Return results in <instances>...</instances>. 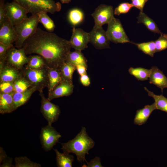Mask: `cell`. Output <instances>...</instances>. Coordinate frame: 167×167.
<instances>
[{
  "label": "cell",
  "instance_id": "cell-1",
  "mask_svg": "<svg viewBox=\"0 0 167 167\" xmlns=\"http://www.w3.org/2000/svg\"><path fill=\"white\" fill-rule=\"evenodd\" d=\"M22 47L26 55L37 54L44 58L48 67L58 69L66 62L71 48L69 41L39 28L24 41Z\"/></svg>",
  "mask_w": 167,
  "mask_h": 167
},
{
  "label": "cell",
  "instance_id": "cell-2",
  "mask_svg": "<svg viewBox=\"0 0 167 167\" xmlns=\"http://www.w3.org/2000/svg\"><path fill=\"white\" fill-rule=\"evenodd\" d=\"M61 144V149L64 153H73L76 155L78 161L86 162L85 155L89 154V150L94 146L95 142L88 135L86 128L82 126L81 131L73 139Z\"/></svg>",
  "mask_w": 167,
  "mask_h": 167
},
{
  "label": "cell",
  "instance_id": "cell-3",
  "mask_svg": "<svg viewBox=\"0 0 167 167\" xmlns=\"http://www.w3.org/2000/svg\"><path fill=\"white\" fill-rule=\"evenodd\" d=\"M32 15H38L41 12L54 14L59 11L61 5L54 0H13Z\"/></svg>",
  "mask_w": 167,
  "mask_h": 167
},
{
  "label": "cell",
  "instance_id": "cell-4",
  "mask_svg": "<svg viewBox=\"0 0 167 167\" xmlns=\"http://www.w3.org/2000/svg\"><path fill=\"white\" fill-rule=\"evenodd\" d=\"M22 76L29 82L31 87H34L39 93L47 87L49 83L48 67L46 66L39 69H31L24 67Z\"/></svg>",
  "mask_w": 167,
  "mask_h": 167
},
{
  "label": "cell",
  "instance_id": "cell-5",
  "mask_svg": "<svg viewBox=\"0 0 167 167\" xmlns=\"http://www.w3.org/2000/svg\"><path fill=\"white\" fill-rule=\"evenodd\" d=\"M39 21L37 15H32L20 23L15 26L17 37L15 46L22 48L24 41L36 30Z\"/></svg>",
  "mask_w": 167,
  "mask_h": 167
},
{
  "label": "cell",
  "instance_id": "cell-6",
  "mask_svg": "<svg viewBox=\"0 0 167 167\" xmlns=\"http://www.w3.org/2000/svg\"><path fill=\"white\" fill-rule=\"evenodd\" d=\"M106 34L109 40L115 43H132L119 19L114 17L107 24Z\"/></svg>",
  "mask_w": 167,
  "mask_h": 167
},
{
  "label": "cell",
  "instance_id": "cell-7",
  "mask_svg": "<svg viewBox=\"0 0 167 167\" xmlns=\"http://www.w3.org/2000/svg\"><path fill=\"white\" fill-rule=\"evenodd\" d=\"M26 55L23 48L17 49L13 46L7 50L5 61L13 67L22 70L24 66L28 63L29 60Z\"/></svg>",
  "mask_w": 167,
  "mask_h": 167
},
{
  "label": "cell",
  "instance_id": "cell-8",
  "mask_svg": "<svg viewBox=\"0 0 167 167\" xmlns=\"http://www.w3.org/2000/svg\"><path fill=\"white\" fill-rule=\"evenodd\" d=\"M39 95L41 98V112L47 121L48 124L52 125L58 119L61 113L60 108L45 98L43 92L39 93Z\"/></svg>",
  "mask_w": 167,
  "mask_h": 167
},
{
  "label": "cell",
  "instance_id": "cell-9",
  "mask_svg": "<svg viewBox=\"0 0 167 167\" xmlns=\"http://www.w3.org/2000/svg\"><path fill=\"white\" fill-rule=\"evenodd\" d=\"M62 136L52 125L48 124L42 127L40 135L42 148L45 151H49L58 142Z\"/></svg>",
  "mask_w": 167,
  "mask_h": 167
},
{
  "label": "cell",
  "instance_id": "cell-10",
  "mask_svg": "<svg viewBox=\"0 0 167 167\" xmlns=\"http://www.w3.org/2000/svg\"><path fill=\"white\" fill-rule=\"evenodd\" d=\"M5 7L7 17L14 26L28 18L26 10L14 1L5 3Z\"/></svg>",
  "mask_w": 167,
  "mask_h": 167
},
{
  "label": "cell",
  "instance_id": "cell-11",
  "mask_svg": "<svg viewBox=\"0 0 167 167\" xmlns=\"http://www.w3.org/2000/svg\"><path fill=\"white\" fill-rule=\"evenodd\" d=\"M89 33V42L96 49H101L110 48V41L102 26H94Z\"/></svg>",
  "mask_w": 167,
  "mask_h": 167
},
{
  "label": "cell",
  "instance_id": "cell-12",
  "mask_svg": "<svg viewBox=\"0 0 167 167\" xmlns=\"http://www.w3.org/2000/svg\"><path fill=\"white\" fill-rule=\"evenodd\" d=\"M114 11L111 6L101 4L91 14L94 19L95 26H102L108 24L114 17Z\"/></svg>",
  "mask_w": 167,
  "mask_h": 167
},
{
  "label": "cell",
  "instance_id": "cell-13",
  "mask_svg": "<svg viewBox=\"0 0 167 167\" xmlns=\"http://www.w3.org/2000/svg\"><path fill=\"white\" fill-rule=\"evenodd\" d=\"M69 42L71 48L75 50L81 51L88 48L89 42V33L80 28H73Z\"/></svg>",
  "mask_w": 167,
  "mask_h": 167
},
{
  "label": "cell",
  "instance_id": "cell-14",
  "mask_svg": "<svg viewBox=\"0 0 167 167\" xmlns=\"http://www.w3.org/2000/svg\"><path fill=\"white\" fill-rule=\"evenodd\" d=\"M17 35L14 26L8 19L0 28V43L10 46L15 42Z\"/></svg>",
  "mask_w": 167,
  "mask_h": 167
},
{
  "label": "cell",
  "instance_id": "cell-15",
  "mask_svg": "<svg viewBox=\"0 0 167 167\" xmlns=\"http://www.w3.org/2000/svg\"><path fill=\"white\" fill-rule=\"evenodd\" d=\"M22 71L0 61V82H13L22 76Z\"/></svg>",
  "mask_w": 167,
  "mask_h": 167
},
{
  "label": "cell",
  "instance_id": "cell-16",
  "mask_svg": "<svg viewBox=\"0 0 167 167\" xmlns=\"http://www.w3.org/2000/svg\"><path fill=\"white\" fill-rule=\"evenodd\" d=\"M74 88L73 83L62 81L48 94L47 98L51 101L55 98L69 96L73 92Z\"/></svg>",
  "mask_w": 167,
  "mask_h": 167
},
{
  "label": "cell",
  "instance_id": "cell-17",
  "mask_svg": "<svg viewBox=\"0 0 167 167\" xmlns=\"http://www.w3.org/2000/svg\"><path fill=\"white\" fill-rule=\"evenodd\" d=\"M151 70L149 83L160 88L162 93L163 89L167 88V78L157 66H152Z\"/></svg>",
  "mask_w": 167,
  "mask_h": 167
},
{
  "label": "cell",
  "instance_id": "cell-18",
  "mask_svg": "<svg viewBox=\"0 0 167 167\" xmlns=\"http://www.w3.org/2000/svg\"><path fill=\"white\" fill-rule=\"evenodd\" d=\"M11 93H0V113L2 114L10 113L16 110L13 95Z\"/></svg>",
  "mask_w": 167,
  "mask_h": 167
},
{
  "label": "cell",
  "instance_id": "cell-19",
  "mask_svg": "<svg viewBox=\"0 0 167 167\" xmlns=\"http://www.w3.org/2000/svg\"><path fill=\"white\" fill-rule=\"evenodd\" d=\"M155 109H156L154 102L151 105H145L142 109H138L134 120V124L139 126L144 124L152 112Z\"/></svg>",
  "mask_w": 167,
  "mask_h": 167
},
{
  "label": "cell",
  "instance_id": "cell-20",
  "mask_svg": "<svg viewBox=\"0 0 167 167\" xmlns=\"http://www.w3.org/2000/svg\"><path fill=\"white\" fill-rule=\"evenodd\" d=\"M36 91L37 90L36 88L33 87L23 92H14L13 97L16 109L26 104L32 94Z\"/></svg>",
  "mask_w": 167,
  "mask_h": 167
},
{
  "label": "cell",
  "instance_id": "cell-21",
  "mask_svg": "<svg viewBox=\"0 0 167 167\" xmlns=\"http://www.w3.org/2000/svg\"><path fill=\"white\" fill-rule=\"evenodd\" d=\"M49 83L48 94L50 93L63 80L59 69L48 67Z\"/></svg>",
  "mask_w": 167,
  "mask_h": 167
},
{
  "label": "cell",
  "instance_id": "cell-22",
  "mask_svg": "<svg viewBox=\"0 0 167 167\" xmlns=\"http://www.w3.org/2000/svg\"><path fill=\"white\" fill-rule=\"evenodd\" d=\"M137 19H138V23L143 24L150 31L161 35L164 34L161 32L154 20L147 15L143 11H140L138 16L137 17Z\"/></svg>",
  "mask_w": 167,
  "mask_h": 167
},
{
  "label": "cell",
  "instance_id": "cell-23",
  "mask_svg": "<svg viewBox=\"0 0 167 167\" xmlns=\"http://www.w3.org/2000/svg\"><path fill=\"white\" fill-rule=\"evenodd\" d=\"M66 62L74 66L83 65L87 68V61L81 51H70L68 54Z\"/></svg>",
  "mask_w": 167,
  "mask_h": 167
},
{
  "label": "cell",
  "instance_id": "cell-24",
  "mask_svg": "<svg viewBox=\"0 0 167 167\" xmlns=\"http://www.w3.org/2000/svg\"><path fill=\"white\" fill-rule=\"evenodd\" d=\"M56 154L57 165L58 167H72L74 160V156L71 155L62 153L57 149H54Z\"/></svg>",
  "mask_w": 167,
  "mask_h": 167
},
{
  "label": "cell",
  "instance_id": "cell-25",
  "mask_svg": "<svg viewBox=\"0 0 167 167\" xmlns=\"http://www.w3.org/2000/svg\"><path fill=\"white\" fill-rule=\"evenodd\" d=\"M144 89L148 92V95L152 97L154 99L156 109L167 113V98L162 94L159 95L155 94L153 92L148 90L146 87H144Z\"/></svg>",
  "mask_w": 167,
  "mask_h": 167
},
{
  "label": "cell",
  "instance_id": "cell-26",
  "mask_svg": "<svg viewBox=\"0 0 167 167\" xmlns=\"http://www.w3.org/2000/svg\"><path fill=\"white\" fill-rule=\"evenodd\" d=\"M59 69L63 80L73 83V75L76 70V66L66 62L61 66Z\"/></svg>",
  "mask_w": 167,
  "mask_h": 167
},
{
  "label": "cell",
  "instance_id": "cell-27",
  "mask_svg": "<svg viewBox=\"0 0 167 167\" xmlns=\"http://www.w3.org/2000/svg\"><path fill=\"white\" fill-rule=\"evenodd\" d=\"M130 75L134 76L138 80L143 81L147 80L151 74V69H148L141 67H131L128 70Z\"/></svg>",
  "mask_w": 167,
  "mask_h": 167
},
{
  "label": "cell",
  "instance_id": "cell-28",
  "mask_svg": "<svg viewBox=\"0 0 167 167\" xmlns=\"http://www.w3.org/2000/svg\"><path fill=\"white\" fill-rule=\"evenodd\" d=\"M29 60L25 67L31 69H39L47 66L44 58L38 55H30L28 57Z\"/></svg>",
  "mask_w": 167,
  "mask_h": 167
},
{
  "label": "cell",
  "instance_id": "cell-29",
  "mask_svg": "<svg viewBox=\"0 0 167 167\" xmlns=\"http://www.w3.org/2000/svg\"><path fill=\"white\" fill-rule=\"evenodd\" d=\"M132 43L136 45L139 49L151 57H153L154 54L156 52V45L154 41H151L140 43Z\"/></svg>",
  "mask_w": 167,
  "mask_h": 167
},
{
  "label": "cell",
  "instance_id": "cell-30",
  "mask_svg": "<svg viewBox=\"0 0 167 167\" xmlns=\"http://www.w3.org/2000/svg\"><path fill=\"white\" fill-rule=\"evenodd\" d=\"M68 19L70 23L75 26L80 23L84 19V14L82 11L78 8L71 10L68 15Z\"/></svg>",
  "mask_w": 167,
  "mask_h": 167
},
{
  "label": "cell",
  "instance_id": "cell-31",
  "mask_svg": "<svg viewBox=\"0 0 167 167\" xmlns=\"http://www.w3.org/2000/svg\"><path fill=\"white\" fill-rule=\"evenodd\" d=\"M47 12H41L37 15L38 20L41 23L46 30L49 32H53L55 26L52 20L47 15Z\"/></svg>",
  "mask_w": 167,
  "mask_h": 167
},
{
  "label": "cell",
  "instance_id": "cell-32",
  "mask_svg": "<svg viewBox=\"0 0 167 167\" xmlns=\"http://www.w3.org/2000/svg\"><path fill=\"white\" fill-rule=\"evenodd\" d=\"M14 92H24L31 87L29 82L22 76L13 82Z\"/></svg>",
  "mask_w": 167,
  "mask_h": 167
},
{
  "label": "cell",
  "instance_id": "cell-33",
  "mask_svg": "<svg viewBox=\"0 0 167 167\" xmlns=\"http://www.w3.org/2000/svg\"><path fill=\"white\" fill-rule=\"evenodd\" d=\"M15 167H41V165L31 161L25 156L17 157L15 159Z\"/></svg>",
  "mask_w": 167,
  "mask_h": 167
},
{
  "label": "cell",
  "instance_id": "cell-34",
  "mask_svg": "<svg viewBox=\"0 0 167 167\" xmlns=\"http://www.w3.org/2000/svg\"><path fill=\"white\" fill-rule=\"evenodd\" d=\"M156 52L161 51L167 49V35L163 34L155 41Z\"/></svg>",
  "mask_w": 167,
  "mask_h": 167
},
{
  "label": "cell",
  "instance_id": "cell-35",
  "mask_svg": "<svg viewBox=\"0 0 167 167\" xmlns=\"http://www.w3.org/2000/svg\"><path fill=\"white\" fill-rule=\"evenodd\" d=\"M133 7L131 3L127 2L121 3L115 9L114 14L119 15L121 14H126Z\"/></svg>",
  "mask_w": 167,
  "mask_h": 167
},
{
  "label": "cell",
  "instance_id": "cell-36",
  "mask_svg": "<svg viewBox=\"0 0 167 167\" xmlns=\"http://www.w3.org/2000/svg\"><path fill=\"white\" fill-rule=\"evenodd\" d=\"M13 92V82H0V93H11Z\"/></svg>",
  "mask_w": 167,
  "mask_h": 167
},
{
  "label": "cell",
  "instance_id": "cell-37",
  "mask_svg": "<svg viewBox=\"0 0 167 167\" xmlns=\"http://www.w3.org/2000/svg\"><path fill=\"white\" fill-rule=\"evenodd\" d=\"M5 0L0 1V27L7 19L5 9Z\"/></svg>",
  "mask_w": 167,
  "mask_h": 167
},
{
  "label": "cell",
  "instance_id": "cell-38",
  "mask_svg": "<svg viewBox=\"0 0 167 167\" xmlns=\"http://www.w3.org/2000/svg\"><path fill=\"white\" fill-rule=\"evenodd\" d=\"M87 165H83V167H103L101 164V159L99 157L96 156L95 158L92 159L89 162L87 161Z\"/></svg>",
  "mask_w": 167,
  "mask_h": 167
},
{
  "label": "cell",
  "instance_id": "cell-39",
  "mask_svg": "<svg viewBox=\"0 0 167 167\" xmlns=\"http://www.w3.org/2000/svg\"><path fill=\"white\" fill-rule=\"evenodd\" d=\"M13 45H8L0 43V61H5L6 56L8 49Z\"/></svg>",
  "mask_w": 167,
  "mask_h": 167
},
{
  "label": "cell",
  "instance_id": "cell-40",
  "mask_svg": "<svg viewBox=\"0 0 167 167\" xmlns=\"http://www.w3.org/2000/svg\"><path fill=\"white\" fill-rule=\"evenodd\" d=\"M131 4L133 7L139 9L140 11H143L145 4L148 0H131Z\"/></svg>",
  "mask_w": 167,
  "mask_h": 167
},
{
  "label": "cell",
  "instance_id": "cell-41",
  "mask_svg": "<svg viewBox=\"0 0 167 167\" xmlns=\"http://www.w3.org/2000/svg\"><path fill=\"white\" fill-rule=\"evenodd\" d=\"M80 80L81 84L84 86H88L90 84V81L87 74L80 75Z\"/></svg>",
  "mask_w": 167,
  "mask_h": 167
},
{
  "label": "cell",
  "instance_id": "cell-42",
  "mask_svg": "<svg viewBox=\"0 0 167 167\" xmlns=\"http://www.w3.org/2000/svg\"><path fill=\"white\" fill-rule=\"evenodd\" d=\"M1 167H14L12 164V159L8 157L3 161L2 165H0Z\"/></svg>",
  "mask_w": 167,
  "mask_h": 167
},
{
  "label": "cell",
  "instance_id": "cell-43",
  "mask_svg": "<svg viewBox=\"0 0 167 167\" xmlns=\"http://www.w3.org/2000/svg\"><path fill=\"white\" fill-rule=\"evenodd\" d=\"M87 68L83 65H78L76 66V70L80 76L87 74L86 71Z\"/></svg>",
  "mask_w": 167,
  "mask_h": 167
},
{
  "label": "cell",
  "instance_id": "cell-44",
  "mask_svg": "<svg viewBox=\"0 0 167 167\" xmlns=\"http://www.w3.org/2000/svg\"><path fill=\"white\" fill-rule=\"evenodd\" d=\"M5 151L2 147H0V164L2 163L3 161L7 158Z\"/></svg>",
  "mask_w": 167,
  "mask_h": 167
},
{
  "label": "cell",
  "instance_id": "cell-45",
  "mask_svg": "<svg viewBox=\"0 0 167 167\" xmlns=\"http://www.w3.org/2000/svg\"><path fill=\"white\" fill-rule=\"evenodd\" d=\"M62 3H68L70 2L72 0H60Z\"/></svg>",
  "mask_w": 167,
  "mask_h": 167
}]
</instances>
